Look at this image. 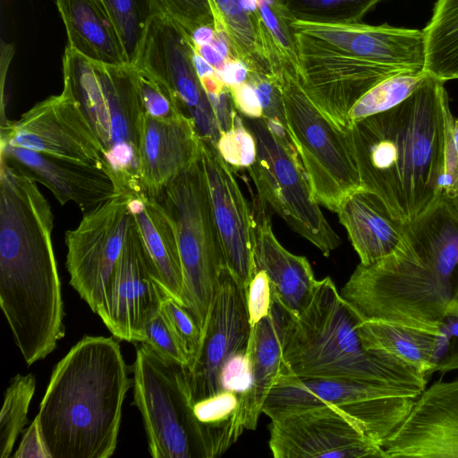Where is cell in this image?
Masks as SVG:
<instances>
[{"label":"cell","instance_id":"cell-1","mask_svg":"<svg viewBox=\"0 0 458 458\" xmlns=\"http://www.w3.org/2000/svg\"><path fill=\"white\" fill-rule=\"evenodd\" d=\"M444 84L428 74L403 102L344 130L362 187L406 225L442 199L451 112Z\"/></svg>","mask_w":458,"mask_h":458},{"label":"cell","instance_id":"cell-2","mask_svg":"<svg viewBox=\"0 0 458 458\" xmlns=\"http://www.w3.org/2000/svg\"><path fill=\"white\" fill-rule=\"evenodd\" d=\"M340 294L361 320L441 327L458 303V199L442 198L408 224L400 246L360 263Z\"/></svg>","mask_w":458,"mask_h":458},{"label":"cell","instance_id":"cell-3","mask_svg":"<svg viewBox=\"0 0 458 458\" xmlns=\"http://www.w3.org/2000/svg\"><path fill=\"white\" fill-rule=\"evenodd\" d=\"M130 384L114 337L75 344L55 366L36 416L50 458L112 456Z\"/></svg>","mask_w":458,"mask_h":458},{"label":"cell","instance_id":"cell-4","mask_svg":"<svg viewBox=\"0 0 458 458\" xmlns=\"http://www.w3.org/2000/svg\"><path fill=\"white\" fill-rule=\"evenodd\" d=\"M360 320L329 276L318 280L301 312L295 317L287 314L282 375L423 391L424 373L363 346L357 331Z\"/></svg>","mask_w":458,"mask_h":458},{"label":"cell","instance_id":"cell-5","mask_svg":"<svg viewBox=\"0 0 458 458\" xmlns=\"http://www.w3.org/2000/svg\"><path fill=\"white\" fill-rule=\"evenodd\" d=\"M63 75L102 146L118 191H141L138 166L143 112L135 65L95 62L67 46Z\"/></svg>","mask_w":458,"mask_h":458},{"label":"cell","instance_id":"cell-6","mask_svg":"<svg viewBox=\"0 0 458 458\" xmlns=\"http://www.w3.org/2000/svg\"><path fill=\"white\" fill-rule=\"evenodd\" d=\"M156 199L175 231L183 276V306L202 332L225 265L200 155Z\"/></svg>","mask_w":458,"mask_h":458},{"label":"cell","instance_id":"cell-7","mask_svg":"<svg viewBox=\"0 0 458 458\" xmlns=\"http://www.w3.org/2000/svg\"><path fill=\"white\" fill-rule=\"evenodd\" d=\"M281 89L287 132L304 167L314 199L337 212L363 188L345 131L330 121L304 91L297 72L281 64Z\"/></svg>","mask_w":458,"mask_h":458},{"label":"cell","instance_id":"cell-8","mask_svg":"<svg viewBox=\"0 0 458 458\" xmlns=\"http://www.w3.org/2000/svg\"><path fill=\"white\" fill-rule=\"evenodd\" d=\"M242 118L257 141L256 161L247 171L259 199L325 256H329L340 245V238L313 198L287 131L263 118Z\"/></svg>","mask_w":458,"mask_h":458},{"label":"cell","instance_id":"cell-9","mask_svg":"<svg viewBox=\"0 0 458 458\" xmlns=\"http://www.w3.org/2000/svg\"><path fill=\"white\" fill-rule=\"evenodd\" d=\"M421 392L353 380L281 375L265 401L263 413L272 420L293 411L331 405L355 419L368 437L382 446L409 414Z\"/></svg>","mask_w":458,"mask_h":458},{"label":"cell","instance_id":"cell-10","mask_svg":"<svg viewBox=\"0 0 458 458\" xmlns=\"http://www.w3.org/2000/svg\"><path fill=\"white\" fill-rule=\"evenodd\" d=\"M134 403L154 458L200 457L199 424L190 403L183 366L140 343L133 363Z\"/></svg>","mask_w":458,"mask_h":458},{"label":"cell","instance_id":"cell-11","mask_svg":"<svg viewBox=\"0 0 458 458\" xmlns=\"http://www.w3.org/2000/svg\"><path fill=\"white\" fill-rule=\"evenodd\" d=\"M190 34L163 13L150 19L133 64L157 81L194 123L201 140L217 144L220 131L192 63Z\"/></svg>","mask_w":458,"mask_h":458},{"label":"cell","instance_id":"cell-12","mask_svg":"<svg viewBox=\"0 0 458 458\" xmlns=\"http://www.w3.org/2000/svg\"><path fill=\"white\" fill-rule=\"evenodd\" d=\"M131 219L130 194L120 191L83 214L79 225L65 233L70 284L98 315L119 260Z\"/></svg>","mask_w":458,"mask_h":458},{"label":"cell","instance_id":"cell-13","mask_svg":"<svg viewBox=\"0 0 458 458\" xmlns=\"http://www.w3.org/2000/svg\"><path fill=\"white\" fill-rule=\"evenodd\" d=\"M250 332L245 291L225 267L202 329L199 349L190 364L183 367L192 406L224 391V372L235 357L247 352Z\"/></svg>","mask_w":458,"mask_h":458},{"label":"cell","instance_id":"cell-14","mask_svg":"<svg viewBox=\"0 0 458 458\" xmlns=\"http://www.w3.org/2000/svg\"><path fill=\"white\" fill-rule=\"evenodd\" d=\"M296 33L300 82L313 103L342 130L349 126V112L381 81L403 71L330 48L318 39Z\"/></svg>","mask_w":458,"mask_h":458},{"label":"cell","instance_id":"cell-15","mask_svg":"<svg viewBox=\"0 0 458 458\" xmlns=\"http://www.w3.org/2000/svg\"><path fill=\"white\" fill-rule=\"evenodd\" d=\"M1 144L106 170L102 146L78 100L64 83L61 94L37 103L17 121L3 122Z\"/></svg>","mask_w":458,"mask_h":458},{"label":"cell","instance_id":"cell-16","mask_svg":"<svg viewBox=\"0 0 458 458\" xmlns=\"http://www.w3.org/2000/svg\"><path fill=\"white\" fill-rule=\"evenodd\" d=\"M269 434L276 458H385L382 446L355 419L331 405L272 419Z\"/></svg>","mask_w":458,"mask_h":458},{"label":"cell","instance_id":"cell-17","mask_svg":"<svg viewBox=\"0 0 458 458\" xmlns=\"http://www.w3.org/2000/svg\"><path fill=\"white\" fill-rule=\"evenodd\" d=\"M170 296L140 240L131 215L124 244L98 316L120 340L141 343L148 323Z\"/></svg>","mask_w":458,"mask_h":458},{"label":"cell","instance_id":"cell-18","mask_svg":"<svg viewBox=\"0 0 458 458\" xmlns=\"http://www.w3.org/2000/svg\"><path fill=\"white\" fill-rule=\"evenodd\" d=\"M200 158L225 267L246 294L255 273L251 209L216 145L200 139Z\"/></svg>","mask_w":458,"mask_h":458},{"label":"cell","instance_id":"cell-19","mask_svg":"<svg viewBox=\"0 0 458 458\" xmlns=\"http://www.w3.org/2000/svg\"><path fill=\"white\" fill-rule=\"evenodd\" d=\"M382 448L385 458H458V378L425 387Z\"/></svg>","mask_w":458,"mask_h":458},{"label":"cell","instance_id":"cell-20","mask_svg":"<svg viewBox=\"0 0 458 458\" xmlns=\"http://www.w3.org/2000/svg\"><path fill=\"white\" fill-rule=\"evenodd\" d=\"M295 32L344 55L379 64L424 71L423 30L361 22L320 24L293 21Z\"/></svg>","mask_w":458,"mask_h":458},{"label":"cell","instance_id":"cell-21","mask_svg":"<svg viewBox=\"0 0 458 458\" xmlns=\"http://www.w3.org/2000/svg\"><path fill=\"white\" fill-rule=\"evenodd\" d=\"M1 160L47 187L64 206L72 201L86 214L118 192L109 173L98 166L1 144Z\"/></svg>","mask_w":458,"mask_h":458},{"label":"cell","instance_id":"cell-22","mask_svg":"<svg viewBox=\"0 0 458 458\" xmlns=\"http://www.w3.org/2000/svg\"><path fill=\"white\" fill-rule=\"evenodd\" d=\"M200 155V137L186 115L157 119L143 114L139 145V183L156 199Z\"/></svg>","mask_w":458,"mask_h":458},{"label":"cell","instance_id":"cell-23","mask_svg":"<svg viewBox=\"0 0 458 458\" xmlns=\"http://www.w3.org/2000/svg\"><path fill=\"white\" fill-rule=\"evenodd\" d=\"M251 212L255 270L266 272L273 296L295 317L308 304L318 280L305 257L291 253L277 241L267 204L259 197L254 200Z\"/></svg>","mask_w":458,"mask_h":458},{"label":"cell","instance_id":"cell-24","mask_svg":"<svg viewBox=\"0 0 458 458\" xmlns=\"http://www.w3.org/2000/svg\"><path fill=\"white\" fill-rule=\"evenodd\" d=\"M287 314L273 296L269 314L251 327L249 341L250 384L239 394L241 417L246 429H256L265 401L284 371L283 341Z\"/></svg>","mask_w":458,"mask_h":458},{"label":"cell","instance_id":"cell-25","mask_svg":"<svg viewBox=\"0 0 458 458\" xmlns=\"http://www.w3.org/2000/svg\"><path fill=\"white\" fill-rule=\"evenodd\" d=\"M336 213L362 265L392 254L403 240L407 225L396 218L376 193L365 188L349 195Z\"/></svg>","mask_w":458,"mask_h":458},{"label":"cell","instance_id":"cell-26","mask_svg":"<svg viewBox=\"0 0 458 458\" xmlns=\"http://www.w3.org/2000/svg\"><path fill=\"white\" fill-rule=\"evenodd\" d=\"M357 331L363 346L418 369L426 376L436 372L445 355L448 333L383 320H360Z\"/></svg>","mask_w":458,"mask_h":458},{"label":"cell","instance_id":"cell-27","mask_svg":"<svg viewBox=\"0 0 458 458\" xmlns=\"http://www.w3.org/2000/svg\"><path fill=\"white\" fill-rule=\"evenodd\" d=\"M215 30L225 31L231 58L242 61L250 72L276 76L281 62L259 10L248 11L242 0H208Z\"/></svg>","mask_w":458,"mask_h":458},{"label":"cell","instance_id":"cell-28","mask_svg":"<svg viewBox=\"0 0 458 458\" xmlns=\"http://www.w3.org/2000/svg\"><path fill=\"white\" fill-rule=\"evenodd\" d=\"M129 194L140 240L160 281L168 294L183 305L182 268L174 225L156 199L143 191Z\"/></svg>","mask_w":458,"mask_h":458},{"label":"cell","instance_id":"cell-29","mask_svg":"<svg viewBox=\"0 0 458 458\" xmlns=\"http://www.w3.org/2000/svg\"><path fill=\"white\" fill-rule=\"evenodd\" d=\"M56 5L66 28L67 46L95 62L130 64L99 0H56Z\"/></svg>","mask_w":458,"mask_h":458},{"label":"cell","instance_id":"cell-30","mask_svg":"<svg viewBox=\"0 0 458 458\" xmlns=\"http://www.w3.org/2000/svg\"><path fill=\"white\" fill-rule=\"evenodd\" d=\"M193 411L199 424L202 458L224 454L244 429L240 395L233 391H222L195 403Z\"/></svg>","mask_w":458,"mask_h":458},{"label":"cell","instance_id":"cell-31","mask_svg":"<svg viewBox=\"0 0 458 458\" xmlns=\"http://www.w3.org/2000/svg\"><path fill=\"white\" fill-rule=\"evenodd\" d=\"M422 30L424 71L444 82L458 79V0H437Z\"/></svg>","mask_w":458,"mask_h":458},{"label":"cell","instance_id":"cell-32","mask_svg":"<svg viewBox=\"0 0 458 458\" xmlns=\"http://www.w3.org/2000/svg\"><path fill=\"white\" fill-rule=\"evenodd\" d=\"M427 76L425 71H403L381 81L350 110L349 126L354 122L387 111L403 102Z\"/></svg>","mask_w":458,"mask_h":458},{"label":"cell","instance_id":"cell-33","mask_svg":"<svg viewBox=\"0 0 458 458\" xmlns=\"http://www.w3.org/2000/svg\"><path fill=\"white\" fill-rule=\"evenodd\" d=\"M111 19L130 64H133L148 24L158 10L154 0H99Z\"/></svg>","mask_w":458,"mask_h":458},{"label":"cell","instance_id":"cell-34","mask_svg":"<svg viewBox=\"0 0 458 458\" xmlns=\"http://www.w3.org/2000/svg\"><path fill=\"white\" fill-rule=\"evenodd\" d=\"M381 0H279L293 21L320 24L360 22Z\"/></svg>","mask_w":458,"mask_h":458},{"label":"cell","instance_id":"cell-35","mask_svg":"<svg viewBox=\"0 0 458 458\" xmlns=\"http://www.w3.org/2000/svg\"><path fill=\"white\" fill-rule=\"evenodd\" d=\"M36 388L32 374L16 375L5 391L0 412V457L8 458L18 435L22 432Z\"/></svg>","mask_w":458,"mask_h":458},{"label":"cell","instance_id":"cell-36","mask_svg":"<svg viewBox=\"0 0 458 458\" xmlns=\"http://www.w3.org/2000/svg\"><path fill=\"white\" fill-rule=\"evenodd\" d=\"M261 20L273 41L281 64L293 67L299 74V56L293 18L279 0H256ZM299 76V75H298Z\"/></svg>","mask_w":458,"mask_h":458},{"label":"cell","instance_id":"cell-37","mask_svg":"<svg viewBox=\"0 0 458 458\" xmlns=\"http://www.w3.org/2000/svg\"><path fill=\"white\" fill-rule=\"evenodd\" d=\"M216 147L233 171L247 169L256 161V139L239 113L234 117L233 127L220 133Z\"/></svg>","mask_w":458,"mask_h":458},{"label":"cell","instance_id":"cell-38","mask_svg":"<svg viewBox=\"0 0 458 458\" xmlns=\"http://www.w3.org/2000/svg\"><path fill=\"white\" fill-rule=\"evenodd\" d=\"M161 312L175 335L190 364L200 344L202 333L200 328L190 311L171 296L164 300Z\"/></svg>","mask_w":458,"mask_h":458},{"label":"cell","instance_id":"cell-39","mask_svg":"<svg viewBox=\"0 0 458 458\" xmlns=\"http://www.w3.org/2000/svg\"><path fill=\"white\" fill-rule=\"evenodd\" d=\"M136 84L144 115L157 119H174L183 114L164 88L136 66Z\"/></svg>","mask_w":458,"mask_h":458},{"label":"cell","instance_id":"cell-40","mask_svg":"<svg viewBox=\"0 0 458 458\" xmlns=\"http://www.w3.org/2000/svg\"><path fill=\"white\" fill-rule=\"evenodd\" d=\"M158 13L166 15L189 34L200 25H214L208 0H154Z\"/></svg>","mask_w":458,"mask_h":458},{"label":"cell","instance_id":"cell-41","mask_svg":"<svg viewBox=\"0 0 458 458\" xmlns=\"http://www.w3.org/2000/svg\"><path fill=\"white\" fill-rule=\"evenodd\" d=\"M141 343L170 362L183 367L189 364L186 354L161 311L146 326Z\"/></svg>","mask_w":458,"mask_h":458},{"label":"cell","instance_id":"cell-42","mask_svg":"<svg viewBox=\"0 0 458 458\" xmlns=\"http://www.w3.org/2000/svg\"><path fill=\"white\" fill-rule=\"evenodd\" d=\"M248 81L258 93L262 106V118L287 131L283 96L276 76L250 72Z\"/></svg>","mask_w":458,"mask_h":458},{"label":"cell","instance_id":"cell-43","mask_svg":"<svg viewBox=\"0 0 458 458\" xmlns=\"http://www.w3.org/2000/svg\"><path fill=\"white\" fill-rule=\"evenodd\" d=\"M272 303V287L267 275L264 270H255L246 290L250 327L269 314Z\"/></svg>","mask_w":458,"mask_h":458},{"label":"cell","instance_id":"cell-44","mask_svg":"<svg viewBox=\"0 0 458 458\" xmlns=\"http://www.w3.org/2000/svg\"><path fill=\"white\" fill-rule=\"evenodd\" d=\"M454 116L448 114L446 122L444 170L442 176V198H458V153L454 145L451 134V124Z\"/></svg>","mask_w":458,"mask_h":458},{"label":"cell","instance_id":"cell-45","mask_svg":"<svg viewBox=\"0 0 458 458\" xmlns=\"http://www.w3.org/2000/svg\"><path fill=\"white\" fill-rule=\"evenodd\" d=\"M236 110L244 117L262 118V106L258 93L250 81L230 88Z\"/></svg>","mask_w":458,"mask_h":458},{"label":"cell","instance_id":"cell-46","mask_svg":"<svg viewBox=\"0 0 458 458\" xmlns=\"http://www.w3.org/2000/svg\"><path fill=\"white\" fill-rule=\"evenodd\" d=\"M218 124L220 133L229 131L238 111L235 108L230 88L218 94L208 95Z\"/></svg>","mask_w":458,"mask_h":458},{"label":"cell","instance_id":"cell-47","mask_svg":"<svg viewBox=\"0 0 458 458\" xmlns=\"http://www.w3.org/2000/svg\"><path fill=\"white\" fill-rule=\"evenodd\" d=\"M14 458H50L42 438L37 418L26 430L23 438L13 454Z\"/></svg>","mask_w":458,"mask_h":458},{"label":"cell","instance_id":"cell-48","mask_svg":"<svg viewBox=\"0 0 458 458\" xmlns=\"http://www.w3.org/2000/svg\"><path fill=\"white\" fill-rule=\"evenodd\" d=\"M443 323L448 333V346L437 371L447 372L458 369V317L445 316Z\"/></svg>","mask_w":458,"mask_h":458},{"label":"cell","instance_id":"cell-49","mask_svg":"<svg viewBox=\"0 0 458 458\" xmlns=\"http://www.w3.org/2000/svg\"><path fill=\"white\" fill-rule=\"evenodd\" d=\"M223 82L232 88L248 81L250 71L247 65L241 60L230 58L226 61L223 69L217 72Z\"/></svg>","mask_w":458,"mask_h":458},{"label":"cell","instance_id":"cell-50","mask_svg":"<svg viewBox=\"0 0 458 458\" xmlns=\"http://www.w3.org/2000/svg\"><path fill=\"white\" fill-rule=\"evenodd\" d=\"M194 49L217 72L223 69L226 63V60L212 45L194 46Z\"/></svg>","mask_w":458,"mask_h":458},{"label":"cell","instance_id":"cell-51","mask_svg":"<svg viewBox=\"0 0 458 458\" xmlns=\"http://www.w3.org/2000/svg\"><path fill=\"white\" fill-rule=\"evenodd\" d=\"M190 36L194 46L211 45L216 37L215 27L214 25H200Z\"/></svg>","mask_w":458,"mask_h":458},{"label":"cell","instance_id":"cell-52","mask_svg":"<svg viewBox=\"0 0 458 458\" xmlns=\"http://www.w3.org/2000/svg\"><path fill=\"white\" fill-rule=\"evenodd\" d=\"M192 63L199 80L211 76L216 72V71L196 52L194 45Z\"/></svg>","mask_w":458,"mask_h":458},{"label":"cell","instance_id":"cell-53","mask_svg":"<svg viewBox=\"0 0 458 458\" xmlns=\"http://www.w3.org/2000/svg\"><path fill=\"white\" fill-rule=\"evenodd\" d=\"M458 199V198H457Z\"/></svg>","mask_w":458,"mask_h":458}]
</instances>
